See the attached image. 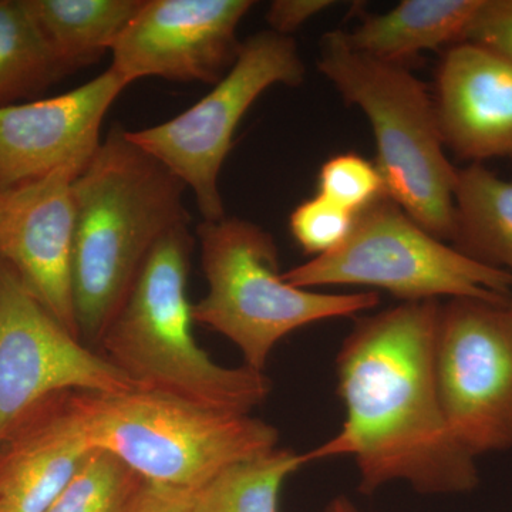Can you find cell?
I'll list each match as a JSON object with an SVG mask.
<instances>
[{
  "mask_svg": "<svg viewBox=\"0 0 512 512\" xmlns=\"http://www.w3.org/2000/svg\"><path fill=\"white\" fill-rule=\"evenodd\" d=\"M77 177L76 171L62 168L0 192V261L79 338L73 295Z\"/></svg>",
  "mask_w": 512,
  "mask_h": 512,
  "instance_id": "13",
  "label": "cell"
},
{
  "mask_svg": "<svg viewBox=\"0 0 512 512\" xmlns=\"http://www.w3.org/2000/svg\"><path fill=\"white\" fill-rule=\"evenodd\" d=\"M436 380L444 416L471 456L512 448V320L507 305H440Z\"/></svg>",
  "mask_w": 512,
  "mask_h": 512,
  "instance_id": "9",
  "label": "cell"
},
{
  "mask_svg": "<svg viewBox=\"0 0 512 512\" xmlns=\"http://www.w3.org/2000/svg\"><path fill=\"white\" fill-rule=\"evenodd\" d=\"M63 76L23 0H0V109L30 101Z\"/></svg>",
  "mask_w": 512,
  "mask_h": 512,
  "instance_id": "20",
  "label": "cell"
},
{
  "mask_svg": "<svg viewBox=\"0 0 512 512\" xmlns=\"http://www.w3.org/2000/svg\"><path fill=\"white\" fill-rule=\"evenodd\" d=\"M483 0H404L379 15H366L346 32L357 52L404 64L426 50L463 43Z\"/></svg>",
  "mask_w": 512,
  "mask_h": 512,
  "instance_id": "16",
  "label": "cell"
},
{
  "mask_svg": "<svg viewBox=\"0 0 512 512\" xmlns=\"http://www.w3.org/2000/svg\"><path fill=\"white\" fill-rule=\"evenodd\" d=\"M303 289L365 286L403 302L478 299L508 305L512 276L433 237L383 195L356 215L349 237L328 254L284 272Z\"/></svg>",
  "mask_w": 512,
  "mask_h": 512,
  "instance_id": "7",
  "label": "cell"
},
{
  "mask_svg": "<svg viewBox=\"0 0 512 512\" xmlns=\"http://www.w3.org/2000/svg\"><path fill=\"white\" fill-rule=\"evenodd\" d=\"M356 215L343 210L322 195L303 201L289 217V228L305 254H328L349 237Z\"/></svg>",
  "mask_w": 512,
  "mask_h": 512,
  "instance_id": "23",
  "label": "cell"
},
{
  "mask_svg": "<svg viewBox=\"0 0 512 512\" xmlns=\"http://www.w3.org/2000/svg\"><path fill=\"white\" fill-rule=\"evenodd\" d=\"M318 187L319 195L353 215L386 195L376 165L355 153L329 158L320 168Z\"/></svg>",
  "mask_w": 512,
  "mask_h": 512,
  "instance_id": "22",
  "label": "cell"
},
{
  "mask_svg": "<svg viewBox=\"0 0 512 512\" xmlns=\"http://www.w3.org/2000/svg\"><path fill=\"white\" fill-rule=\"evenodd\" d=\"M251 0H143L111 56L130 86L146 77L217 84L237 60V30Z\"/></svg>",
  "mask_w": 512,
  "mask_h": 512,
  "instance_id": "11",
  "label": "cell"
},
{
  "mask_svg": "<svg viewBox=\"0 0 512 512\" xmlns=\"http://www.w3.org/2000/svg\"><path fill=\"white\" fill-rule=\"evenodd\" d=\"M194 244L190 224L157 242L97 350L136 390L251 414L271 394V379L247 366L218 365L192 333L187 285Z\"/></svg>",
  "mask_w": 512,
  "mask_h": 512,
  "instance_id": "3",
  "label": "cell"
},
{
  "mask_svg": "<svg viewBox=\"0 0 512 512\" xmlns=\"http://www.w3.org/2000/svg\"><path fill=\"white\" fill-rule=\"evenodd\" d=\"M464 42L512 63V0H483Z\"/></svg>",
  "mask_w": 512,
  "mask_h": 512,
  "instance_id": "24",
  "label": "cell"
},
{
  "mask_svg": "<svg viewBox=\"0 0 512 512\" xmlns=\"http://www.w3.org/2000/svg\"><path fill=\"white\" fill-rule=\"evenodd\" d=\"M325 512H359L356 505L346 497H336L335 500L330 501Z\"/></svg>",
  "mask_w": 512,
  "mask_h": 512,
  "instance_id": "27",
  "label": "cell"
},
{
  "mask_svg": "<svg viewBox=\"0 0 512 512\" xmlns=\"http://www.w3.org/2000/svg\"><path fill=\"white\" fill-rule=\"evenodd\" d=\"M195 234L208 284L207 295L192 303L195 323L231 340L244 366L256 372H265L275 346L295 330L379 305L377 292L328 293L288 284L274 235L255 222L202 221Z\"/></svg>",
  "mask_w": 512,
  "mask_h": 512,
  "instance_id": "6",
  "label": "cell"
},
{
  "mask_svg": "<svg viewBox=\"0 0 512 512\" xmlns=\"http://www.w3.org/2000/svg\"><path fill=\"white\" fill-rule=\"evenodd\" d=\"M128 84L109 69L50 99L0 109V192L62 168L82 174L101 146L104 117Z\"/></svg>",
  "mask_w": 512,
  "mask_h": 512,
  "instance_id": "12",
  "label": "cell"
},
{
  "mask_svg": "<svg viewBox=\"0 0 512 512\" xmlns=\"http://www.w3.org/2000/svg\"><path fill=\"white\" fill-rule=\"evenodd\" d=\"M143 484L119 457L93 448L46 512H126Z\"/></svg>",
  "mask_w": 512,
  "mask_h": 512,
  "instance_id": "21",
  "label": "cell"
},
{
  "mask_svg": "<svg viewBox=\"0 0 512 512\" xmlns=\"http://www.w3.org/2000/svg\"><path fill=\"white\" fill-rule=\"evenodd\" d=\"M76 393L40 404L0 443V512H46L93 450Z\"/></svg>",
  "mask_w": 512,
  "mask_h": 512,
  "instance_id": "15",
  "label": "cell"
},
{
  "mask_svg": "<svg viewBox=\"0 0 512 512\" xmlns=\"http://www.w3.org/2000/svg\"><path fill=\"white\" fill-rule=\"evenodd\" d=\"M74 397L90 446L157 487L195 493L227 468L278 447V430L251 414L136 389Z\"/></svg>",
  "mask_w": 512,
  "mask_h": 512,
  "instance_id": "5",
  "label": "cell"
},
{
  "mask_svg": "<svg viewBox=\"0 0 512 512\" xmlns=\"http://www.w3.org/2000/svg\"><path fill=\"white\" fill-rule=\"evenodd\" d=\"M185 190L119 126L74 180L73 295L84 345L97 349L157 242L190 224Z\"/></svg>",
  "mask_w": 512,
  "mask_h": 512,
  "instance_id": "2",
  "label": "cell"
},
{
  "mask_svg": "<svg viewBox=\"0 0 512 512\" xmlns=\"http://www.w3.org/2000/svg\"><path fill=\"white\" fill-rule=\"evenodd\" d=\"M451 245L512 276V183L483 164L457 173Z\"/></svg>",
  "mask_w": 512,
  "mask_h": 512,
  "instance_id": "18",
  "label": "cell"
},
{
  "mask_svg": "<svg viewBox=\"0 0 512 512\" xmlns=\"http://www.w3.org/2000/svg\"><path fill=\"white\" fill-rule=\"evenodd\" d=\"M440 305L403 302L357 320L336 357L346 419L332 439L305 453L306 463L355 458L363 494L394 481L423 494L477 487V458L451 433L437 389Z\"/></svg>",
  "mask_w": 512,
  "mask_h": 512,
  "instance_id": "1",
  "label": "cell"
},
{
  "mask_svg": "<svg viewBox=\"0 0 512 512\" xmlns=\"http://www.w3.org/2000/svg\"><path fill=\"white\" fill-rule=\"evenodd\" d=\"M335 2L329 0H275L269 6L265 19L269 30L279 35L292 36L308 20L323 10L332 8Z\"/></svg>",
  "mask_w": 512,
  "mask_h": 512,
  "instance_id": "25",
  "label": "cell"
},
{
  "mask_svg": "<svg viewBox=\"0 0 512 512\" xmlns=\"http://www.w3.org/2000/svg\"><path fill=\"white\" fill-rule=\"evenodd\" d=\"M191 494L144 483L126 512H191Z\"/></svg>",
  "mask_w": 512,
  "mask_h": 512,
  "instance_id": "26",
  "label": "cell"
},
{
  "mask_svg": "<svg viewBox=\"0 0 512 512\" xmlns=\"http://www.w3.org/2000/svg\"><path fill=\"white\" fill-rule=\"evenodd\" d=\"M64 74L110 52L143 0H23Z\"/></svg>",
  "mask_w": 512,
  "mask_h": 512,
  "instance_id": "17",
  "label": "cell"
},
{
  "mask_svg": "<svg viewBox=\"0 0 512 512\" xmlns=\"http://www.w3.org/2000/svg\"><path fill=\"white\" fill-rule=\"evenodd\" d=\"M306 464L305 453L278 447L241 461L191 494V512H278L285 481Z\"/></svg>",
  "mask_w": 512,
  "mask_h": 512,
  "instance_id": "19",
  "label": "cell"
},
{
  "mask_svg": "<svg viewBox=\"0 0 512 512\" xmlns=\"http://www.w3.org/2000/svg\"><path fill=\"white\" fill-rule=\"evenodd\" d=\"M318 69L369 120L386 197L433 237L451 242L458 168L444 151L426 86L404 64L357 52L340 29L320 39Z\"/></svg>",
  "mask_w": 512,
  "mask_h": 512,
  "instance_id": "4",
  "label": "cell"
},
{
  "mask_svg": "<svg viewBox=\"0 0 512 512\" xmlns=\"http://www.w3.org/2000/svg\"><path fill=\"white\" fill-rule=\"evenodd\" d=\"M444 147L471 164L512 157V63L473 43L451 46L437 72Z\"/></svg>",
  "mask_w": 512,
  "mask_h": 512,
  "instance_id": "14",
  "label": "cell"
},
{
  "mask_svg": "<svg viewBox=\"0 0 512 512\" xmlns=\"http://www.w3.org/2000/svg\"><path fill=\"white\" fill-rule=\"evenodd\" d=\"M131 390L110 360L64 328L0 261V443L59 394Z\"/></svg>",
  "mask_w": 512,
  "mask_h": 512,
  "instance_id": "10",
  "label": "cell"
},
{
  "mask_svg": "<svg viewBox=\"0 0 512 512\" xmlns=\"http://www.w3.org/2000/svg\"><path fill=\"white\" fill-rule=\"evenodd\" d=\"M507 309H508V313H510L511 320H512V298H511V301L508 302Z\"/></svg>",
  "mask_w": 512,
  "mask_h": 512,
  "instance_id": "28",
  "label": "cell"
},
{
  "mask_svg": "<svg viewBox=\"0 0 512 512\" xmlns=\"http://www.w3.org/2000/svg\"><path fill=\"white\" fill-rule=\"evenodd\" d=\"M305 74L295 39L262 30L242 42L231 69L198 103L165 123L126 130L127 137L194 192L204 221H220L227 217L220 173L239 123L266 90L301 86Z\"/></svg>",
  "mask_w": 512,
  "mask_h": 512,
  "instance_id": "8",
  "label": "cell"
}]
</instances>
